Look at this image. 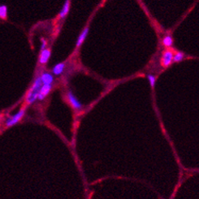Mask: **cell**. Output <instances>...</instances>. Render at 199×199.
<instances>
[{"mask_svg": "<svg viewBox=\"0 0 199 199\" xmlns=\"http://www.w3.org/2000/svg\"><path fill=\"white\" fill-rule=\"evenodd\" d=\"M172 59H173V52L170 50H167L162 55V59L161 62L163 66L167 68L169 67L171 64L172 63Z\"/></svg>", "mask_w": 199, "mask_h": 199, "instance_id": "4", "label": "cell"}, {"mask_svg": "<svg viewBox=\"0 0 199 199\" xmlns=\"http://www.w3.org/2000/svg\"><path fill=\"white\" fill-rule=\"evenodd\" d=\"M51 55V51L50 49H45L41 50V53L39 55V63L40 64H46L48 60L50 59Z\"/></svg>", "mask_w": 199, "mask_h": 199, "instance_id": "6", "label": "cell"}, {"mask_svg": "<svg viewBox=\"0 0 199 199\" xmlns=\"http://www.w3.org/2000/svg\"><path fill=\"white\" fill-rule=\"evenodd\" d=\"M184 54L181 52H176L175 54H173V59H172V63H179L181 62L184 59Z\"/></svg>", "mask_w": 199, "mask_h": 199, "instance_id": "12", "label": "cell"}, {"mask_svg": "<svg viewBox=\"0 0 199 199\" xmlns=\"http://www.w3.org/2000/svg\"><path fill=\"white\" fill-rule=\"evenodd\" d=\"M69 10H70V0H65V2H64L63 7L59 11V18L62 19V20L65 19V17L68 14Z\"/></svg>", "mask_w": 199, "mask_h": 199, "instance_id": "8", "label": "cell"}, {"mask_svg": "<svg viewBox=\"0 0 199 199\" xmlns=\"http://www.w3.org/2000/svg\"><path fill=\"white\" fill-rule=\"evenodd\" d=\"M147 79H148L150 85L152 88L155 86V82H156V77L155 76H154L153 74H148L147 75Z\"/></svg>", "mask_w": 199, "mask_h": 199, "instance_id": "14", "label": "cell"}, {"mask_svg": "<svg viewBox=\"0 0 199 199\" xmlns=\"http://www.w3.org/2000/svg\"><path fill=\"white\" fill-rule=\"evenodd\" d=\"M24 115H25V109L22 108L18 112H16L15 115H11V116H9L5 120V126L9 128V127L16 125L17 123H19V122L23 119Z\"/></svg>", "mask_w": 199, "mask_h": 199, "instance_id": "2", "label": "cell"}, {"mask_svg": "<svg viewBox=\"0 0 199 199\" xmlns=\"http://www.w3.org/2000/svg\"><path fill=\"white\" fill-rule=\"evenodd\" d=\"M67 98H68L69 104L71 105V107L74 109L75 111H80L82 110V108H83L82 103L78 100V98L76 97L75 94L71 90H69L67 93Z\"/></svg>", "mask_w": 199, "mask_h": 199, "instance_id": "3", "label": "cell"}, {"mask_svg": "<svg viewBox=\"0 0 199 199\" xmlns=\"http://www.w3.org/2000/svg\"><path fill=\"white\" fill-rule=\"evenodd\" d=\"M40 78L42 85H52L54 82V76L50 72H43L40 76Z\"/></svg>", "mask_w": 199, "mask_h": 199, "instance_id": "7", "label": "cell"}, {"mask_svg": "<svg viewBox=\"0 0 199 199\" xmlns=\"http://www.w3.org/2000/svg\"><path fill=\"white\" fill-rule=\"evenodd\" d=\"M89 31V29L88 27L85 28L84 29L82 30V32L81 33V34L79 35V37H78V38H77V40H76V47H81V45H82V43L85 42V38H86L87 36H88Z\"/></svg>", "mask_w": 199, "mask_h": 199, "instance_id": "9", "label": "cell"}, {"mask_svg": "<svg viewBox=\"0 0 199 199\" xmlns=\"http://www.w3.org/2000/svg\"><path fill=\"white\" fill-rule=\"evenodd\" d=\"M8 15V8L4 5H0V18L4 20L7 18Z\"/></svg>", "mask_w": 199, "mask_h": 199, "instance_id": "13", "label": "cell"}, {"mask_svg": "<svg viewBox=\"0 0 199 199\" xmlns=\"http://www.w3.org/2000/svg\"><path fill=\"white\" fill-rule=\"evenodd\" d=\"M41 42H42V45H41V50H43L46 49L47 46V42L44 39V38H42L41 39Z\"/></svg>", "mask_w": 199, "mask_h": 199, "instance_id": "15", "label": "cell"}, {"mask_svg": "<svg viewBox=\"0 0 199 199\" xmlns=\"http://www.w3.org/2000/svg\"><path fill=\"white\" fill-rule=\"evenodd\" d=\"M163 46L167 48H170L172 47L173 45V38L170 34L166 35L165 37H163Z\"/></svg>", "mask_w": 199, "mask_h": 199, "instance_id": "11", "label": "cell"}, {"mask_svg": "<svg viewBox=\"0 0 199 199\" xmlns=\"http://www.w3.org/2000/svg\"><path fill=\"white\" fill-rule=\"evenodd\" d=\"M65 63H57L56 65L52 68V73L55 76H60L63 74L64 69H65Z\"/></svg>", "mask_w": 199, "mask_h": 199, "instance_id": "10", "label": "cell"}, {"mask_svg": "<svg viewBox=\"0 0 199 199\" xmlns=\"http://www.w3.org/2000/svg\"><path fill=\"white\" fill-rule=\"evenodd\" d=\"M42 86V80L40 78V76H38V77H37L34 80L33 85H32L31 88L29 89V90L26 95V98H25V101H26V103L28 105L33 104L37 99V95Z\"/></svg>", "mask_w": 199, "mask_h": 199, "instance_id": "1", "label": "cell"}, {"mask_svg": "<svg viewBox=\"0 0 199 199\" xmlns=\"http://www.w3.org/2000/svg\"><path fill=\"white\" fill-rule=\"evenodd\" d=\"M52 89V85H42L40 89V91L37 95V99L42 101L47 98V96L50 94Z\"/></svg>", "mask_w": 199, "mask_h": 199, "instance_id": "5", "label": "cell"}]
</instances>
